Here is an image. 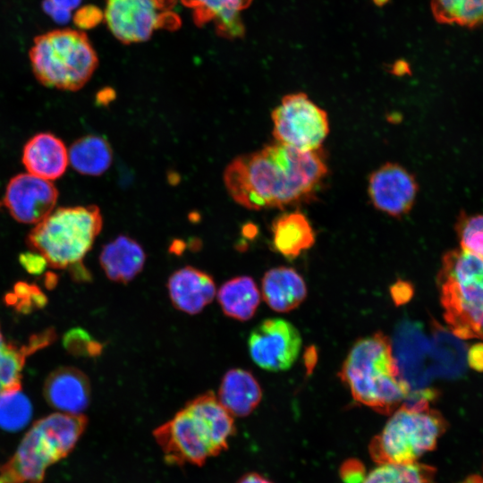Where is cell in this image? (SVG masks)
<instances>
[{"label":"cell","instance_id":"1","mask_svg":"<svg viewBox=\"0 0 483 483\" xmlns=\"http://www.w3.org/2000/svg\"><path fill=\"white\" fill-rule=\"evenodd\" d=\"M327 173L322 148L303 152L275 142L235 157L225 170L224 182L238 204L259 210L313 199Z\"/></svg>","mask_w":483,"mask_h":483},{"label":"cell","instance_id":"2","mask_svg":"<svg viewBox=\"0 0 483 483\" xmlns=\"http://www.w3.org/2000/svg\"><path fill=\"white\" fill-rule=\"evenodd\" d=\"M235 433L232 415L212 392L187 402L170 420L153 431L169 464L201 466L228 448Z\"/></svg>","mask_w":483,"mask_h":483},{"label":"cell","instance_id":"3","mask_svg":"<svg viewBox=\"0 0 483 483\" xmlns=\"http://www.w3.org/2000/svg\"><path fill=\"white\" fill-rule=\"evenodd\" d=\"M339 377L352 397L377 412L390 414L411 394L394 356L392 343L382 332L359 339L349 352Z\"/></svg>","mask_w":483,"mask_h":483},{"label":"cell","instance_id":"4","mask_svg":"<svg viewBox=\"0 0 483 483\" xmlns=\"http://www.w3.org/2000/svg\"><path fill=\"white\" fill-rule=\"evenodd\" d=\"M87 424L81 413L57 412L37 420L0 466V483H43L47 469L72 452Z\"/></svg>","mask_w":483,"mask_h":483},{"label":"cell","instance_id":"5","mask_svg":"<svg viewBox=\"0 0 483 483\" xmlns=\"http://www.w3.org/2000/svg\"><path fill=\"white\" fill-rule=\"evenodd\" d=\"M103 219L95 205L62 207L54 209L29 233L28 247L54 268L82 266L102 229Z\"/></svg>","mask_w":483,"mask_h":483},{"label":"cell","instance_id":"6","mask_svg":"<svg viewBox=\"0 0 483 483\" xmlns=\"http://www.w3.org/2000/svg\"><path fill=\"white\" fill-rule=\"evenodd\" d=\"M29 55L32 72L42 85L68 91L81 89L98 64L87 35L70 29L35 37Z\"/></svg>","mask_w":483,"mask_h":483},{"label":"cell","instance_id":"7","mask_svg":"<svg viewBox=\"0 0 483 483\" xmlns=\"http://www.w3.org/2000/svg\"><path fill=\"white\" fill-rule=\"evenodd\" d=\"M446 428L447 423L439 411L402 403L381 432L372 438L369 446L370 456L378 464L417 462L436 448Z\"/></svg>","mask_w":483,"mask_h":483},{"label":"cell","instance_id":"8","mask_svg":"<svg viewBox=\"0 0 483 483\" xmlns=\"http://www.w3.org/2000/svg\"><path fill=\"white\" fill-rule=\"evenodd\" d=\"M272 120L276 142L303 152L321 148L329 133L326 112L301 92L284 96Z\"/></svg>","mask_w":483,"mask_h":483},{"label":"cell","instance_id":"9","mask_svg":"<svg viewBox=\"0 0 483 483\" xmlns=\"http://www.w3.org/2000/svg\"><path fill=\"white\" fill-rule=\"evenodd\" d=\"M176 0H107L106 24L123 43L148 40L158 29H176L180 20L172 12Z\"/></svg>","mask_w":483,"mask_h":483},{"label":"cell","instance_id":"10","mask_svg":"<svg viewBox=\"0 0 483 483\" xmlns=\"http://www.w3.org/2000/svg\"><path fill=\"white\" fill-rule=\"evenodd\" d=\"M248 346L252 360L263 369H288L297 360L301 336L297 328L283 318H268L250 333Z\"/></svg>","mask_w":483,"mask_h":483},{"label":"cell","instance_id":"11","mask_svg":"<svg viewBox=\"0 0 483 483\" xmlns=\"http://www.w3.org/2000/svg\"><path fill=\"white\" fill-rule=\"evenodd\" d=\"M58 194L51 181L19 174L9 181L2 203L17 222L37 225L54 210Z\"/></svg>","mask_w":483,"mask_h":483},{"label":"cell","instance_id":"12","mask_svg":"<svg viewBox=\"0 0 483 483\" xmlns=\"http://www.w3.org/2000/svg\"><path fill=\"white\" fill-rule=\"evenodd\" d=\"M418 190L414 176L394 163L380 166L369 180L368 191L373 206L394 217H401L410 212Z\"/></svg>","mask_w":483,"mask_h":483},{"label":"cell","instance_id":"13","mask_svg":"<svg viewBox=\"0 0 483 483\" xmlns=\"http://www.w3.org/2000/svg\"><path fill=\"white\" fill-rule=\"evenodd\" d=\"M43 394L53 408L65 413L80 414L90 402V384L80 369L60 367L47 377Z\"/></svg>","mask_w":483,"mask_h":483},{"label":"cell","instance_id":"14","mask_svg":"<svg viewBox=\"0 0 483 483\" xmlns=\"http://www.w3.org/2000/svg\"><path fill=\"white\" fill-rule=\"evenodd\" d=\"M21 161L29 174L53 181L65 173L68 150L64 141L53 133L40 132L24 145Z\"/></svg>","mask_w":483,"mask_h":483},{"label":"cell","instance_id":"15","mask_svg":"<svg viewBox=\"0 0 483 483\" xmlns=\"http://www.w3.org/2000/svg\"><path fill=\"white\" fill-rule=\"evenodd\" d=\"M167 288L173 305L185 313H199L216 295V284L207 273L184 267L168 279Z\"/></svg>","mask_w":483,"mask_h":483},{"label":"cell","instance_id":"16","mask_svg":"<svg viewBox=\"0 0 483 483\" xmlns=\"http://www.w3.org/2000/svg\"><path fill=\"white\" fill-rule=\"evenodd\" d=\"M146 255L133 239L120 235L106 244L99 261L106 275L112 281L127 284L142 270Z\"/></svg>","mask_w":483,"mask_h":483},{"label":"cell","instance_id":"17","mask_svg":"<svg viewBox=\"0 0 483 483\" xmlns=\"http://www.w3.org/2000/svg\"><path fill=\"white\" fill-rule=\"evenodd\" d=\"M261 290L267 304L278 312L297 308L307 296L303 278L293 268L285 267L267 271L262 278Z\"/></svg>","mask_w":483,"mask_h":483},{"label":"cell","instance_id":"18","mask_svg":"<svg viewBox=\"0 0 483 483\" xmlns=\"http://www.w3.org/2000/svg\"><path fill=\"white\" fill-rule=\"evenodd\" d=\"M262 397L259 384L251 373L233 369L224 376L218 401L233 416L245 417L258 406Z\"/></svg>","mask_w":483,"mask_h":483},{"label":"cell","instance_id":"19","mask_svg":"<svg viewBox=\"0 0 483 483\" xmlns=\"http://www.w3.org/2000/svg\"><path fill=\"white\" fill-rule=\"evenodd\" d=\"M193 10L195 22L201 26L214 21L217 32L228 38L242 36L243 24L240 12L248 7L251 0H182Z\"/></svg>","mask_w":483,"mask_h":483},{"label":"cell","instance_id":"20","mask_svg":"<svg viewBox=\"0 0 483 483\" xmlns=\"http://www.w3.org/2000/svg\"><path fill=\"white\" fill-rule=\"evenodd\" d=\"M273 245L289 259L297 258L315 242V233L308 218L295 211L278 216L272 225Z\"/></svg>","mask_w":483,"mask_h":483},{"label":"cell","instance_id":"21","mask_svg":"<svg viewBox=\"0 0 483 483\" xmlns=\"http://www.w3.org/2000/svg\"><path fill=\"white\" fill-rule=\"evenodd\" d=\"M217 300L226 316L246 321L255 314L260 293L254 280L243 275L225 282L218 290Z\"/></svg>","mask_w":483,"mask_h":483},{"label":"cell","instance_id":"22","mask_svg":"<svg viewBox=\"0 0 483 483\" xmlns=\"http://www.w3.org/2000/svg\"><path fill=\"white\" fill-rule=\"evenodd\" d=\"M68 157L72 166L78 173L97 176L110 167L113 152L109 143L102 137L87 135L72 144Z\"/></svg>","mask_w":483,"mask_h":483},{"label":"cell","instance_id":"23","mask_svg":"<svg viewBox=\"0 0 483 483\" xmlns=\"http://www.w3.org/2000/svg\"><path fill=\"white\" fill-rule=\"evenodd\" d=\"M362 483H436V469L418 462L384 463L371 470Z\"/></svg>","mask_w":483,"mask_h":483},{"label":"cell","instance_id":"24","mask_svg":"<svg viewBox=\"0 0 483 483\" xmlns=\"http://www.w3.org/2000/svg\"><path fill=\"white\" fill-rule=\"evenodd\" d=\"M430 6L439 23L468 28L483 24V0H431Z\"/></svg>","mask_w":483,"mask_h":483},{"label":"cell","instance_id":"25","mask_svg":"<svg viewBox=\"0 0 483 483\" xmlns=\"http://www.w3.org/2000/svg\"><path fill=\"white\" fill-rule=\"evenodd\" d=\"M21 389L0 393V428L7 431L23 428L32 416V406Z\"/></svg>","mask_w":483,"mask_h":483},{"label":"cell","instance_id":"26","mask_svg":"<svg viewBox=\"0 0 483 483\" xmlns=\"http://www.w3.org/2000/svg\"><path fill=\"white\" fill-rule=\"evenodd\" d=\"M30 355L25 344L6 343L0 353V393L21 388V371L25 358Z\"/></svg>","mask_w":483,"mask_h":483},{"label":"cell","instance_id":"27","mask_svg":"<svg viewBox=\"0 0 483 483\" xmlns=\"http://www.w3.org/2000/svg\"><path fill=\"white\" fill-rule=\"evenodd\" d=\"M456 231L461 248L483 259V214L460 216Z\"/></svg>","mask_w":483,"mask_h":483},{"label":"cell","instance_id":"28","mask_svg":"<svg viewBox=\"0 0 483 483\" xmlns=\"http://www.w3.org/2000/svg\"><path fill=\"white\" fill-rule=\"evenodd\" d=\"M5 301L20 312L28 313L44 307L47 298L37 285L19 282L14 285L13 292L6 294Z\"/></svg>","mask_w":483,"mask_h":483},{"label":"cell","instance_id":"29","mask_svg":"<svg viewBox=\"0 0 483 483\" xmlns=\"http://www.w3.org/2000/svg\"><path fill=\"white\" fill-rule=\"evenodd\" d=\"M64 346L73 355L97 356L102 351L101 344L95 341L87 331L72 328L64 337Z\"/></svg>","mask_w":483,"mask_h":483},{"label":"cell","instance_id":"30","mask_svg":"<svg viewBox=\"0 0 483 483\" xmlns=\"http://www.w3.org/2000/svg\"><path fill=\"white\" fill-rule=\"evenodd\" d=\"M339 472L342 480L345 483H362L367 476L363 463L354 458L344 461Z\"/></svg>","mask_w":483,"mask_h":483},{"label":"cell","instance_id":"31","mask_svg":"<svg viewBox=\"0 0 483 483\" xmlns=\"http://www.w3.org/2000/svg\"><path fill=\"white\" fill-rule=\"evenodd\" d=\"M104 14L93 5L81 7L73 17L74 23L80 29H90L101 21Z\"/></svg>","mask_w":483,"mask_h":483},{"label":"cell","instance_id":"32","mask_svg":"<svg viewBox=\"0 0 483 483\" xmlns=\"http://www.w3.org/2000/svg\"><path fill=\"white\" fill-rule=\"evenodd\" d=\"M21 265L30 274H41L47 265L45 258L36 251H29L21 254Z\"/></svg>","mask_w":483,"mask_h":483},{"label":"cell","instance_id":"33","mask_svg":"<svg viewBox=\"0 0 483 483\" xmlns=\"http://www.w3.org/2000/svg\"><path fill=\"white\" fill-rule=\"evenodd\" d=\"M43 10L58 23H65L71 19V11L58 7L50 0H44Z\"/></svg>","mask_w":483,"mask_h":483},{"label":"cell","instance_id":"34","mask_svg":"<svg viewBox=\"0 0 483 483\" xmlns=\"http://www.w3.org/2000/svg\"><path fill=\"white\" fill-rule=\"evenodd\" d=\"M468 362L473 369L483 371V343H475L470 348Z\"/></svg>","mask_w":483,"mask_h":483},{"label":"cell","instance_id":"35","mask_svg":"<svg viewBox=\"0 0 483 483\" xmlns=\"http://www.w3.org/2000/svg\"><path fill=\"white\" fill-rule=\"evenodd\" d=\"M478 338L483 340V305L473 318L467 334V339Z\"/></svg>","mask_w":483,"mask_h":483},{"label":"cell","instance_id":"36","mask_svg":"<svg viewBox=\"0 0 483 483\" xmlns=\"http://www.w3.org/2000/svg\"><path fill=\"white\" fill-rule=\"evenodd\" d=\"M393 298L396 302L403 303L412 295V289L406 282H398L392 290Z\"/></svg>","mask_w":483,"mask_h":483},{"label":"cell","instance_id":"37","mask_svg":"<svg viewBox=\"0 0 483 483\" xmlns=\"http://www.w3.org/2000/svg\"><path fill=\"white\" fill-rule=\"evenodd\" d=\"M237 483H273L264 476L257 472H249L244 474Z\"/></svg>","mask_w":483,"mask_h":483},{"label":"cell","instance_id":"38","mask_svg":"<svg viewBox=\"0 0 483 483\" xmlns=\"http://www.w3.org/2000/svg\"><path fill=\"white\" fill-rule=\"evenodd\" d=\"M391 72L397 76H402L411 73V69L407 62L398 60L392 65Z\"/></svg>","mask_w":483,"mask_h":483},{"label":"cell","instance_id":"39","mask_svg":"<svg viewBox=\"0 0 483 483\" xmlns=\"http://www.w3.org/2000/svg\"><path fill=\"white\" fill-rule=\"evenodd\" d=\"M60 8L72 11L78 7L81 0H50Z\"/></svg>","mask_w":483,"mask_h":483},{"label":"cell","instance_id":"40","mask_svg":"<svg viewBox=\"0 0 483 483\" xmlns=\"http://www.w3.org/2000/svg\"><path fill=\"white\" fill-rule=\"evenodd\" d=\"M7 343L4 342V337H3V335L0 331V353L3 352V350L4 349L5 345H6Z\"/></svg>","mask_w":483,"mask_h":483},{"label":"cell","instance_id":"41","mask_svg":"<svg viewBox=\"0 0 483 483\" xmlns=\"http://www.w3.org/2000/svg\"><path fill=\"white\" fill-rule=\"evenodd\" d=\"M389 0H373L374 4L377 6L385 5Z\"/></svg>","mask_w":483,"mask_h":483},{"label":"cell","instance_id":"42","mask_svg":"<svg viewBox=\"0 0 483 483\" xmlns=\"http://www.w3.org/2000/svg\"><path fill=\"white\" fill-rule=\"evenodd\" d=\"M2 205H3V203H2V202H0V208H1V206H2Z\"/></svg>","mask_w":483,"mask_h":483}]
</instances>
